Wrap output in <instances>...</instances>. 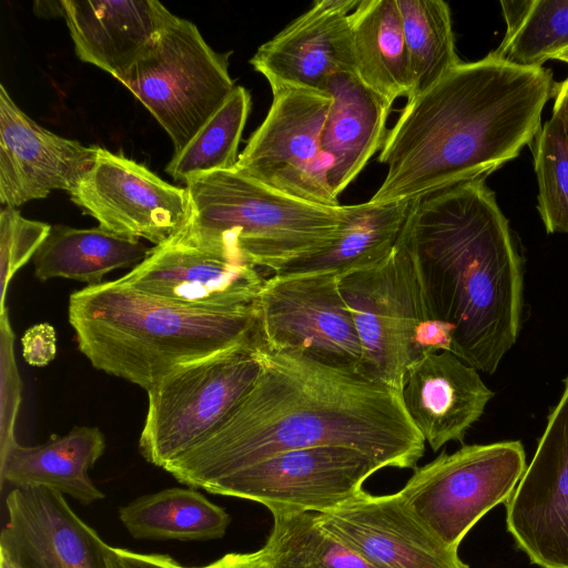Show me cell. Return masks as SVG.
I'll use <instances>...</instances> for the list:
<instances>
[{
  "instance_id": "cell-33",
  "label": "cell",
  "mask_w": 568,
  "mask_h": 568,
  "mask_svg": "<svg viewBox=\"0 0 568 568\" xmlns=\"http://www.w3.org/2000/svg\"><path fill=\"white\" fill-rule=\"evenodd\" d=\"M51 225L23 217L16 207L4 206L0 212V314L7 312V292L14 274L26 264L47 239Z\"/></svg>"
},
{
  "instance_id": "cell-38",
  "label": "cell",
  "mask_w": 568,
  "mask_h": 568,
  "mask_svg": "<svg viewBox=\"0 0 568 568\" xmlns=\"http://www.w3.org/2000/svg\"><path fill=\"white\" fill-rule=\"evenodd\" d=\"M554 110L564 118L568 130V78L556 87Z\"/></svg>"
},
{
  "instance_id": "cell-30",
  "label": "cell",
  "mask_w": 568,
  "mask_h": 568,
  "mask_svg": "<svg viewBox=\"0 0 568 568\" xmlns=\"http://www.w3.org/2000/svg\"><path fill=\"white\" fill-rule=\"evenodd\" d=\"M272 515L273 528L263 547L270 568H373L325 530L315 513L277 511Z\"/></svg>"
},
{
  "instance_id": "cell-24",
  "label": "cell",
  "mask_w": 568,
  "mask_h": 568,
  "mask_svg": "<svg viewBox=\"0 0 568 568\" xmlns=\"http://www.w3.org/2000/svg\"><path fill=\"white\" fill-rule=\"evenodd\" d=\"M410 202L351 204L337 236L322 248L293 260L272 274L342 275L369 266L394 248Z\"/></svg>"
},
{
  "instance_id": "cell-1",
  "label": "cell",
  "mask_w": 568,
  "mask_h": 568,
  "mask_svg": "<svg viewBox=\"0 0 568 568\" xmlns=\"http://www.w3.org/2000/svg\"><path fill=\"white\" fill-rule=\"evenodd\" d=\"M261 371L227 417L163 469L192 488L274 455L316 446L355 448L384 468L416 469L425 440L400 393L301 352L260 346Z\"/></svg>"
},
{
  "instance_id": "cell-28",
  "label": "cell",
  "mask_w": 568,
  "mask_h": 568,
  "mask_svg": "<svg viewBox=\"0 0 568 568\" xmlns=\"http://www.w3.org/2000/svg\"><path fill=\"white\" fill-rule=\"evenodd\" d=\"M507 30L496 58L523 68L542 67L548 59L568 63V0L500 2Z\"/></svg>"
},
{
  "instance_id": "cell-10",
  "label": "cell",
  "mask_w": 568,
  "mask_h": 568,
  "mask_svg": "<svg viewBox=\"0 0 568 568\" xmlns=\"http://www.w3.org/2000/svg\"><path fill=\"white\" fill-rule=\"evenodd\" d=\"M326 92L285 88L239 155L235 170L288 196L338 206L327 180L322 132L331 108Z\"/></svg>"
},
{
  "instance_id": "cell-17",
  "label": "cell",
  "mask_w": 568,
  "mask_h": 568,
  "mask_svg": "<svg viewBox=\"0 0 568 568\" xmlns=\"http://www.w3.org/2000/svg\"><path fill=\"white\" fill-rule=\"evenodd\" d=\"M97 146L57 135L31 120L0 85V201L7 206L73 191L92 170Z\"/></svg>"
},
{
  "instance_id": "cell-7",
  "label": "cell",
  "mask_w": 568,
  "mask_h": 568,
  "mask_svg": "<svg viewBox=\"0 0 568 568\" xmlns=\"http://www.w3.org/2000/svg\"><path fill=\"white\" fill-rule=\"evenodd\" d=\"M227 58L194 23L174 16L122 81L170 135L174 154L233 92Z\"/></svg>"
},
{
  "instance_id": "cell-25",
  "label": "cell",
  "mask_w": 568,
  "mask_h": 568,
  "mask_svg": "<svg viewBox=\"0 0 568 568\" xmlns=\"http://www.w3.org/2000/svg\"><path fill=\"white\" fill-rule=\"evenodd\" d=\"M355 70L389 103L413 97V75L395 0H361L349 13Z\"/></svg>"
},
{
  "instance_id": "cell-32",
  "label": "cell",
  "mask_w": 568,
  "mask_h": 568,
  "mask_svg": "<svg viewBox=\"0 0 568 568\" xmlns=\"http://www.w3.org/2000/svg\"><path fill=\"white\" fill-rule=\"evenodd\" d=\"M532 142L538 211L548 233H568V130L559 112L552 110Z\"/></svg>"
},
{
  "instance_id": "cell-19",
  "label": "cell",
  "mask_w": 568,
  "mask_h": 568,
  "mask_svg": "<svg viewBox=\"0 0 568 568\" xmlns=\"http://www.w3.org/2000/svg\"><path fill=\"white\" fill-rule=\"evenodd\" d=\"M6 548L23 568H111L99 534L48 488H13L6 498Z\"/></svg>"
},
{
  "instance_id": "cell-27",
  "label": "cell",
  "mask_w": 568,
  "mask_h": 568,
  "mask_svg": "<svg viewBox=\"0 0 568 568\" xmlns=\"http://www.w3.org/2000/svg\"><path fill=\"white\" fill-rule=\"evenodd\" d=\"M135 539L204 541L222 538L230 515L193 488H168L141 496L119 509Z\"/></svg>"
},
{
  "instance_id": "cell-9",
  "label": "cell",
  "mask_w": 568,
  "mask_h": 568,
  "mask_svg": "<svg viewBox=\"0 0 568 568\" xmlns=\"http://www.w3.org/2000/svg\"><path fill=\"white\" fill-rule=\"evenodd\" d=\"M337 277L361 344L358 372L400 393L415 331L428 320L407 251L397 240L383 260Z\"/></svg>"
},
{
  "instance_id": "cell-34",
  "label": "cell",
  "mask_w": 568,
  "mask_h": 568,
  "mask_svg": "<svg viewBox=\"0 0 568 568\" xmlns=\"http://www.w3.org/2000/svg\"><path fill=\"white\" fill-rule=\"evenodd\" d=\"M1 332V443L0 456L17 443L16 422L21 402V381L19 377L13 342L14 333L8 311L0 314Z\"/></svg>"
},
{
  "instance_id": "cell-13",
  "label": "cell",
  "mask_w": 568,
  "mask_h": 568,
  "mask_svg": "<svg viewBox=\"0 0 568 568\" xmlns=\"http://www.w3.org/2000/svg\"><path fill=\"white\" fill-rule=\"evenodd\" d=\"M69 194L100 227L155 246L179 239L191 219L186 187L169 184L144 165L102 148L92 170Z\"/></svg>"
},
{
  "instance_id": "cell-3",
  "label": "cell",
  "mask_w": 568,
  "mask_h": 568,
  "mask_svg": "<svg viewBox=\"0 0 568 568\" xmlns=\"http://www.w3.org/2000/svg\"><path fill=\"white\" fill-rule=\"evenodd\" d=\"M398 241L427 318L453 329L452 353L495 373L518 337L524 277L508 221L485 179L410 201Z\"/></svg>"
},
{
  "instance_id": "cell-8",
  "label": "cell",
  "mask_w": 568,
  "mask_h": 568,
  "mask_svg": "<svg viewBox=\"0 0 568 568\" xmlns=\"http://www.w3.org/2000/svg\"><path fill=\"white\" fill-rule=\"evenodd\" d=\"M526 468L519 440L464 445L416 468L398 494L445 547L457 551L484 515L509 500Z\"/></svg>"
},
{
  "instance_id": "cell-31",
  "label": "cell",
  "mask_w": 568,
  "mask_h": 568,
  "mask_svg": "<svg viewBox=\"0 0 568 568\" xmlns=\"http://www.w3.org/2000/svg\"><path fill=\"white\" fill-rule=\"evenodd\" d=\"M251 105L250 92L244 87H235L224 104L185 148L173 155L166 172L174 180L185 183L197 174L234 169Z\"/></svg>"
},
{
  "instance_id": "cell-23",
  "label": "cell",
  "mask_w": 568,
  "mask_h": 568,
  "mask_svg": "<svg viewBox=\"0 0 568 568\" xmlns=\"http://www.w3.org/2000/svg\"><path fill=\"white\" fill-rule=\"evenodd\" d=\"M104 449V435L98 427L89 426H75L65 435H51L45 443L34 446L17 442L0 456L1 485L48 488L89 506L105 497L89 476Z\"/></svg>"
},
{
  "instance_id": "cell-22",
  "label": "cell",
  "mask_w": 568,
  "mask_h": 568,
  "mask_svg": "<svg viewBox=\"0 0 568 568\" xmlns=\"http://www.w3.org/2000/svg\"><path fill=\"white\" fill-rule=\"evenodd\" d=\"M332 103L322 132L328 184L337 197L382 150L392 103L371 89L355 71L327 79Z\"/></svg>"
},
{
  "instance_id": "cell-15",
  "label": "cell",
  "mask_w": 568,
  "mask_h": 568,
  "mask_svg": "<svg viewBox=\"0 0 568 568\" xmlns=\"http://www.w3.org/2000/svg\"><path fill=\"white\" fill-rule=\"evenodd\" d=\"M265 278L247 263L175 240L152 247L116 281L185 307L226 312L254 306Z\"/></svg>"
},
{
  "instance_id": "cell-16",
  "label": "cell",
  "mask_w": 568,
  "mask_h": 568,
  "mask_svg": "<svg viewBox=\"0 0 568 568\" xmlns=\"http://www.w3.org/2000/svg\"><path fill=\"white\" fill-rule=\"evenodd\" d=\"M315 516L373 568H469L415 517L398 493L374 496L362 490Z\"/></svg>"
},
{
  "instance_id": "cell-36",
  "label": "cell",
  "mask_w": 568,
  "mask_h": 568,
  "mask_svg": "<svg viewBox=\"0 0 568 568\" xmlns=\"http://www.w3.org/2000/svg\"><path fill=\"white\" fill-rule=\"evenodd\" d=\"M108 560L111 568H184L172 557L158 554H140L109 546Z\"/></svg>"
},
{
  "instance_id": "cell-35",
  "label": "cell",
  "mask_w": 568,
  "mask_h": 568,
  "mask_svg": "<svg viewBox=\"0 0 568 568\" xmlns=\"http://www.w3.org/2000/svg\"><path fill=\"white\" fill-rule=\"evenodd\" d=\"M21 344L22 356L31 366H45L55 357V331L49 323H39L28 328Z\"/></svg>"
},
{
  "instance_id": "cell-14",
  "label": "cell",
  "mask_w": 568,
  "mask_h": 568,
  "mask_svg": "<svg viewBox=\"0 0 568 568\" xmlns=\"http://www.w3.org/2000/svg\"><path fill=\"white\" fill-rule=\"evenodd\" d=\"M505 505L508 531L530 561L568 568V377L532 460Z\"/></svg>"
},
{
  "instance_id": "cell-29",
  "label": "cell",
  "mask_w": 568,
  "mask_h": 568,
  "mask_svg": "<svg viewBox=\"0 0 568 568\" xmlns=\"http://www.w3.org/2000/svg\"><path fill=\"white\" fill-rule=\"evenodd\" d=\"M395 1L409 57L413 99L438 82L462 61L455 50L450 9L445 1Z\"/></svg>"
},
{
  "instance_id": "cell-2",
  "label": "cell",
  "mask_w": 568,
  "mask_h": 568,
  "mask_svg": "<svg viewBox=\"0 0 568 568\" xmlns=\"http://www.w3.org/2000/svg\"><path fill=\"white\" fill-rule=\"evenodd\" d=\"M556 87L550 70L491 52L460 62L400 111L378 155L386 176L368 201L410 202L485 179L534 141Z\"/></svg>"
},
{
  "instance_id": "cell-5",
  "label": "cell",
  "mask_w": 568,
  "mask_h": 568,
  "mask_svg": "<svg viewBox=\"0 0 568 568\" xmlns=\"http://www.w3.org/2000/svg\"><path fill=\"white\" fill-rule=\"evenodd\" d=\"M191 219L179 241L274 273L332 242L349 205L324 206L277 192L235 169L186 180Z\"/></svg>"
},
{
  "instance_id": "cell-20",
  "label": "cell",
  "mask_w": 568,
  "mask_h": 568,
  "mask_svg": "<svg viewBox=\"0 0 568 568\" xmlns=\"http://www.w3.org/2000/svg\"><path fill=\"white\" fill-rule=\"evenodd\" d=\"M400 396L416 428L434 452L463 442L494 393L478 371L449 351L426 352L406 367Z\"/></svg>"
},
{
  "instance_id": "cell-6",
  "label": "cell",
  "mask_w": 568,
  "mask_h": 568,
  "mask_svg": "<svg viewBox=\"0 0 568 568\" xmlns=\"http://www.w3.org/2000/svg\"><path fill=\"white\" fill-rule=\"evenodd\" d=\"M261 371L256 338L176 367L148 393L139 448L164 468L206 438L236 407Z\"/></svg>"
},
{
  "instance_id": "cell-12",
  "label": "cell",
  "mask_w": 568,
  "mask_h": 568,
  "mask_svg": "<svg viewBox=\"0 0 568 568\" xmlns=\"http://www.w3.org/2000/svg\"><path fill=\"white\" fill-rule=\"evenodd\" d=\"M384 468L355 448L316 446L284 452L217 478L202 489L263 504L271 513L336 509Z\"/></svg>"
},
{
  "instance_id": "cell-39",
  "label": "cell",
  "mask_w": 568,
  "mask_h": 568,
  "mask_svg": "<svg viewBox=\"0 0 568 568\" xmlns=\"http://www.w3.org/2000/svg\"><path fill=\"white\" fill-rule=\"evenodd\" d=\"M0 568H23V566L3 547H0Z\"/></svg>"
},
{
  "instance_id": "cell-26",
  "label": "cell",
  "mask_w": 568,
  "mask_h": 568,
  "mask_svg": "<svg viewBox=\"0 0 568 568\" xmlns=\"http://www.w3.org/2000/svg\"><path fill=\"white\" fill-rule=\"evenodd\" d=\"M150 251L136 239L100 226L53 225L32 258L34 276L41 282L62 277L97 285L114 270L135 267Z\"/></svg>"
},
{
  "instance_id": "cell-4",
  "label": "cell",
  "mask_w": 568,
  "mask_h": 568,
  "mask_svg": "<svg viewBox=\"0 0 568 568\" xmlns=\"http://www.w3.org/2000/svg\"><path fill=\"white\" fill-rule=\"evenodd\" d=\"M79 351L104 373L150 389L179 366L255 338V304L239 311L178 305L116 280L69 297Z\"/></svg>"
},
{
  "instance_id": "cell-37",
  "label": "cell",
  "mask_w": 568,
  "mask_h": 568,
  "mask_svg": "<svg viewBox=\"0 0 568 568\" xmlns=\"http://www.w3.org/2000/svg\"><path fill=\"white\" fill-rule=\"evenodd\" d=\"M184 568H270L264 548L255 552L227 554L222 558L202 567Z\"/></svg>"
},
{
  "instance_id": "cell-11",
  "label": "cell",
  "mask_w": 568,
  "mask_h": 568,
  "mask_svg": "<svg viewBox=\"0 0 568 568\" xmlns=\"http://www.w3.org/2000/svg\"><path fill=\"white\" fill-rule=\"evenodd\" d=\"M255 314L261 347L301 352L358 372L361 344L337 275L271 274L255 301Z\"/></svg>"
},
{
  "instance_id": "cell-18",
  "label": "cell",
  "mask_w": 568,
  "mask_h": 568,
  "mask_svg": "<svg viewBox=\"0 0 568 568\" xmlns=\"http://www.w3.org/2000/svg\"><path fill=\"white\" fill-rule=\"evenodd\" d=\"M358 2L317 0L260 45L250 63L267 80L272 93L285 88L326 92L332 74L356 72L348 16Z\"/></svg>"
},
{
  "instance_id": "cell-21",
  "label": "cell",
  "mask_w": 568,
  "mask_h": 568,
  "mask_svg": "<svg viewBox=\"0 0 568 568\" xmlns=\"http://www.w3.org/2000/svg\"><path fill=\"white\" fill-rule=\"evenodd\" d=\"M80 60L122 82L172 14L155 0L60 2Z\"/></svg>"
}]
</instances>
